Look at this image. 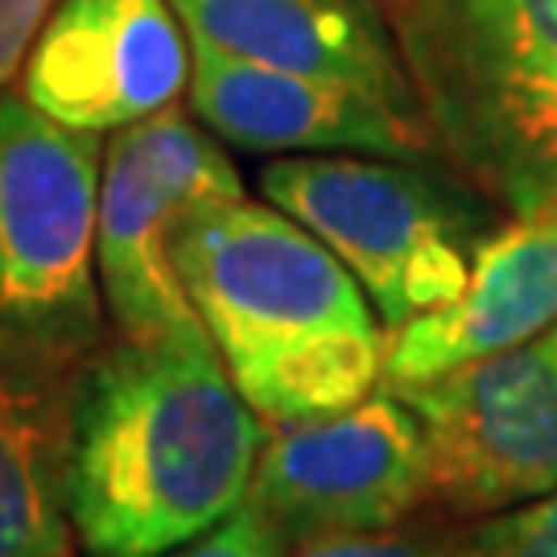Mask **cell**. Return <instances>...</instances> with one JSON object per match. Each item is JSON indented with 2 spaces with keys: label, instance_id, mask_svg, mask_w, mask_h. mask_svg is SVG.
Instances as JSON below:
<instances>
[{
  "label": "cell",
  "instance_id": "1",
  "mask_svg": "<svg viewBox=\"0 0 557 557\" xmlns=\"http://www.w3.org/2000/svg\"><path fill=\"white\" fill-rule=\"evenodd\" d=\"M260 442L211 335L112 338L66 384L71 529L87 557H165L244 504Z\"/></svg>",
  "mask_w": 557,
  "mask_h": 557
},
{
  "label": "cell",
  "instance_id": "2",
  "mask_svg": "<svg viewBox=\"0 0 557 557\" xmlns=\"http://www.w3.org/2000/svg\"><path fill=\"white\" fill-rule=\"evenodd\" d=\"M174 269L264 434L372 397L388 331L351 269L273 202L202 199L178 220Z\"/></svg>",
  "mask_w": 557,
  "mask_h": 557
},
{
  "label": "cell",
  "instance_id": "3",
  "mask_svg": "<svg viewBox=\"0 0 557 557\" xmlns=\"http://www.w3.org/2000/svg\"><path fill=\"white\" fill-rule=\"evenodd\" d=\"M438 153L512 215L557 211V0H376Z\"/></svg>",
  "mask_w": 557,
  "mask_h": 557
},
{
  "label": "cell",
  "instance_id": "4",
  "mask_svg": "<svg viewBox=\"0 0 557 557\" xmlns=\"http://www.w3.org/2000/svg\"><path fill=\"white\" fill-rule=\"evenodd\" d=\"M100 133L0 96V368L66 388L108 343L96 260Z\"/></svg>",
  "mask_w": 557,
  "mask_h": 557
},
{
  "label": "cell",
  "instance_id": "5",
  "mask_svg": "<svg viewBox=\"0 0 557 557\" xmlns=\"http://www.w3.org/2000/svg\"><path fill=\"white\" fill-rule=\"evenodd\" d=\"M260 195L314 232L363 285L384 331L462 294L471 220L430 174L372 153H301L260 170Z\"/></svg>",
  "mask_w": 557,
  "mask_h": 557
},
{
  "label": "cell",
  "instance_id": "6",
  "mask_svg": "<svg viewBox=\"0 0 557 557\" xmlns=\"http://www.w3.org/2000/svg\"><path fill=\"white\" fill-rule=\"evenodd\" d=\"M236 195L244 182L232 158L178 103L112 133L100 170L96 260L120 335H207L174 269V232L195 202Z\"/></svg>",
  "mask_w": 557,
  "mask_h": 557
},
{
  "label": "cell",
  "instance_id": "7",
  "mask_svg": "<svg viewBox=\"0 0 557 557\" xmlns=\"http://www.w3.org/2000/svg\"><path fill=\"white\" fill-rule=\"evenodd\" d=\"M421 421L430 504L487 517L557 487V322L517 347L388 388Z\"/></svg>",
  "mask_w": 557,
  "mask_h": 557
},
{
  "label": "cell",
  "instance_id": "8",
  "mask_svg": "<svg viewBox=\"0 0 557 557\" xmlns=\"http://www.w3.org/2000/svg\"><path fill=\"white\" fill-rule=\"evenodd\" d=\"M248 504L298 549L306 541L376 533L430 504L418 413L388 388L331 418L273 430L260 442Z\"/></svg>",
  "mask_w": 557,
  "mask_h": 557
},
{
  "label": "cell",
  "instance_id": "9",
  "mask_svg": "<svg viewBox=\"0 0 557 557\" xmlns=\"http://www.w3.org/2000/svg\"><path fill=\"white\" fill-rule=\"evenodd\" d=\"M190 112L252 153H372L418 161L438 153L413 103L310 71L269 66L190 38Z\"/></svg>",
  "mask_w": 557,
  "mask_h": 557
},
{
  "label": "cell",
  "instance_id": "10",
  "mask_svg": "<svg viewBox=\"0 0 557 557\" xmlns=\"http://www.w3.org/2000/svg\"><path fill=\"white\" fill-rule=\"evenodd\" d=\"M190 46L170 0H59L21 66V96L83 133H116L170 108Z\"/></svg>",
  "mask_w": 557,
  "mask_h": 557
},
{
  "label": "cell",
  "instance_id": "11",
  "mask_svg": "<svg viewBox=\"0 0 557 557\" xmlns=\"http://www.w3.org/2000/svg\"><path fill=\"white\" fill-rule=\"evenodd\" d=\"M557 322V211L512 215L479 239L450 306L388 331L380 388H413L450 368L517 347Z\"/></svg>",
  "mask_w": 557,
  "mask_h": 557
},
{
  "label": "cell",
  "instance_id": "12",
  "mask_svg": "<svg viewBox=\"0 0 557 557\" xmlns=\"http://www.w3.org/2000/svg\"><path fill=\"white\" fill-rule=\"evenodd\" d=\"M190 38L227 54L372 87L413 103L376 0H170Z\"/></svg>",
  "mask_w": 557,
  "mask_h": 557
},
{
  "label": "cell",
  "instance_id": "13",
  "mask_svg": "<svg viewBox=\"0 0 557 557\" xmlns=\"http://www.w3.org/2000/svg\"><path fill=\"white\" fill-rule=\"evenodd\" d=\"M62 434L66 388L0 368V557L71 554Z\"/></svg>",
  "mask_w": 557,
  "mask_h": 557
},
{
  "label": "cell",
  "instance_id": "14",
  "mask_svg": "<svg viewBox=\"0 0 557 557\" xmlns=\"http://www.w3.org/2000/svg\"><path fill=\"white\" fill-rule=\"evenodd\" d=\"M446 557H557V487L479 517L450 537Z\"/></svg>",
  "mask_w": 557,
  "mask_h": 557
},
{
  "label": "cell",
  "instance_id": "15",
  "mask_svg": "<svg viewBox=\"0 0 557 557\" xmlns=\"http://www.w3.org/2000/svg\"><path fill=\"white\" fill-rule=\"evenodd\" d=\"M450 537H455L450 529L409 517L393 529H376V533L306 541L298 549H289V557H446Z\"/></svg>",
  "mask_w": 557,
  "mask_h": 557
},
{
  "label": "cell",
  "instance_id": "16",
  "mask_svg": "<svg viewBox=\"0 0 557 557\" xmlns=\"http://www.w3.org/2000/svg\"><path fill=\"white\" fill-rule=\"evenodd\" d=\"M165 557H289V541L269 524L264 512L244 499L220 524H211L207 533L170 549Z\"/></svg>",
  "mask_w": 557,
  "mask_h": 557
},
{
  "label": "cell",
  "instance_id": "17",
  "mask_svg": "<svg viewBox=\"0 0 557 557\" xmlns=\"http://www.w3.org/2000/svg\"><path fill=\"white\" fill-rule=\"evenodd\" d=\"M59 0H0V91L17 75Z\"/></svg>",
  "mask_w": 557,
  "mask_h": 557
},
{
  "label": "cell",
  "instance_id": "18",
  "mask_svg": "<svg viewBox=\"0 0 557 557\" xmlns=\"http://www.w3.org/2000/svg\"><path fill=\"white\" fill-rule=\"evenodd\" d=\"M62 557H75V554H62Z\"/></svg>",
  "mask_w": 557,
  "mask_h": 557
}]
</instances>
